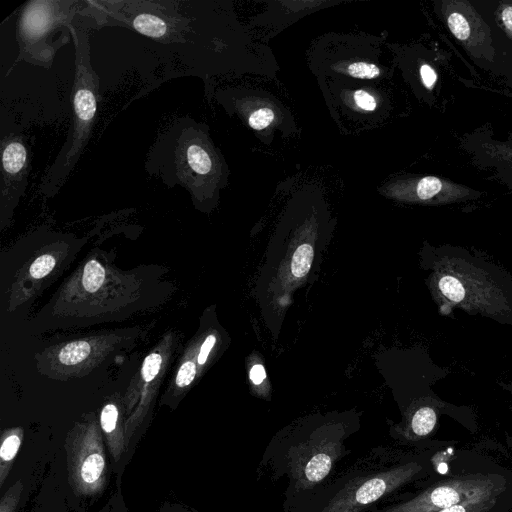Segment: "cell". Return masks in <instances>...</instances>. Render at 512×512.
Here are the masks:
<instances>
[{
	"label": "cell",
	"mask_w": 512,
	"mask_h": 512,
	"mask_svg": "<svg viewBox=\"0 0 512 512\" xmlns=\"http://www.w3.org/2000/svg\"><path fill=\"white\" fill-rule=\"evenodd\" d=\"M118 411L115 405H106L101 412V425L104 431L111 432L114 430L117 422Z\"/></svg>",
	"instance_id": "cell-22"
},
{
	"label": "cell",
	"mask_w": 512,
	"mask_h": 512,
	"mask_svg": "<svg viewBox=\"0 0 512 512\" xmlns=\"http://www.w3.org/2000/svg\"><path fill=\"white\" fill-rule=\"evenodd\" d=\"M105 279V270L96 260H90L84 267L82 283L89 292L97 291Z\"/></svg>",
	"instance_id": "cell-13"
},
{
	"label": "cell",
	"mask_w": 512,
	"mask_h": 512,
	"mask_svg": "<svg viewBox=\"0 0 512 512\" xmlns=\"http://www.w3.org/2000/svg\"><path fill=\"white\" fill-rule=\"evenodd\" d=\"M20 446V439L16 435L7 437L0 448V456L3 460L9 461L16 455Z\"/></svg>",
	"instance_id": "cell-23"
},
{
	"label": "cell",
	"mask_w": 512,
	"mask_h": 512,
	"mask_svg": "<svg viewBox=\"0 0 512 512\" xmlns=\"http://www.w3.org/2000/svg\"><path fill=\"white\" fill-rule=\"evenodd\" d=\"M76 47V74L73 88L72 134L50 168L42 188L57 191L73 170L86 146L97 111L96 80L89 63L88 50L80 32L73 30Z\"/></svg>",
	"instance_id": "cell-4"
},
{
	"label": "cell",
	"mask_w": 512,
	"mask_h": 512,
	"mask_svg": "<svg viewBox=\"0 0 512 512\" xmlns=\"http://www.w3.org/2000/svg\"><path fill=\"white\" fill-rule=\"evenodd\" d=\"M170 142L168 173L191 191L200 188H214L221 174L219 159L200 129L189 126L172 131L167 136Z\"/></svg>",
	"instance_id": "cell-5"
},
{
	"label": "cell",
	"mask_w": 512,
	"mask_h": 512,
	"mask_svg": "<svg viewBox=\"0 0 512 512\" xmlns=\"http://www.w3.org/2000/svg\"><path fill=\"white\" fill-rule=\"evenodd\" d=\"M133 27L146 36L162 38L167 33V23L157 15L139 13L132 20Z\"/></svg>",
	"instance_id": "cell-9"
},
{
	"label": "cell",
	"mask_w": 512,
	"mask_h": 512,
	"mask_svg": "<svg viewBox=\"0 0 512 512\" xmlns=\"http://www.w3.org/2000/svg\"><path fill=\"white\" fill-rule=\"evenodd\" d=\"M161 363L162 357L158 353H152L145 358L142 366V376L146 382H150L156 377Z\"/></svg>",
	"instance_id": "cell-19"
},
{
	"label": "cell",
	"mask_w": 512,
	"mask_h": 512,
	"mask_svg": "<svg viewBox=\"0 0 512 512\" xmlns=\"http://www.w3.org/2000/svg\"><path fill=\"white\" fill-rule=\"evenodd\" d=\"M215 341H216V338L214 335H209L205 341L203 342L201 348H200V352H199V355H198V363L200 365L204 364L207 360V357L212 349V347L214 346L215 344Z\"/></svg>",
	"instance_id": "cell-24"
},
{
	"label": "cell",
	"mask_w": 512,
	"mask_h": 512,
	"mask_svg": "<svg viewBox=\"0 0 512 512\" xmlns=\"http://www.w3.org/2000/svg\"><path fill=\"white\" fill-rule=\"evenodd\" d=\"M27 168V150L23 142L11 138L2 148V188H18L23 185L25 169Z\"/></svg>",
	"instance_id": "cell-7"
},
{
	"label": "cell",
	"mask_w": 512,
	"mask_h": 512,
	"mask_svg": "<svg viewBox=\"0 0 512 512\" xmlns=\"http://www.w3.org/2000/svg\"><path fill=\"white\" fill-rule=\"evenodd\" d=\"M442 188V182L434 176L422 178L416 188L417 195L422 200H427L436 195Z\"/></svg>",
	"instance_id": "cell-16"
},
{
	"label": "cell",
	"mask_w": 512,
	"mask_h": 512,
	"mask_svg": "<svg viewBox=\"0 0 512 512\" xmlns=\"http://www.w3.org/2000/svg\"><path fill=\"white\" fill-rule=\"evenodd\" d=\"M275 121L276 116L274 110L266 106L254 109L247 117L250 128L256 131L268 129Z\"/></svg>",
	"instance_id": "cell-14"
},
{
	"label": "cell",
	"mask_w": 512,
	"mask_h": 512,
	"mask_svg": "<svg viewBox=\"0 0 512 512\" xmlns=\"http://www.w3.org/2000/svg\"><path fill=\"white\" fill-rule=\"evenodd\" d=\"M420 75L426 87L430 88L436 81V74L429 65H422L420 68Z\"/></svg>",
	"instance_id": "cell-25"
},
{
	"label": "cell",
	"mask_w": 512,
	"mask_h": 512,
	"mask_svg": "<svg viewBox=\"0 0 512 512\" xmlns=\"http://www.w3.org/2000/svg\"><path fill=\"white\" fill-rule=\"evenodd\" d=\"M90 345L86 341H75L65 345L59 352V360L65 365H75L85 360L90 353Z\"/></svg>",
	"instance_id": "cell-10"
},
{
	"label": "cell",
	"mask_w": 512,
	"mask_h": 512,
	"mask_svg": "<svg viewBox=\"0 0 512 512\" xmlns=\"http://www.w3.org/2000/svg\"><path fill=\"white\" fill-rule=\"evenodd\" d=\"M313 256L314 251L309 244H302L296 249L291 261V273L294 277L301 278L309 272Z\"/></svg>",
	"instance_id": "cell-12"
},
{
	"label": "cell",
	"mask_w": 512,
	"mask_h": 512,
	"mask_svg": "<svg viewBox=\"0 0 512 512\" xmlns=\"http://www.w3.org/2000/svg\"><path fill=\"white\" fill-rule=\"evenodd\" d=\"M353 102L357 108L362 111H374L377 107L376 98L366 90H356L352 96Z\"/></svg>",
	"instance_id": "cell-20"
},
{
	"label": "cell",
	"mask_w": 512,
	"mask_h": 512,
	"mask_svg": "<svg viewBox=\"0 0 512 512\" xmlns=\"http://www.w3.org/2000/svg\"><path fill=\"white\" fill-rule=\"evenodd\" d=\"M423 487L370 512H436L471 498L512 489V470L470 450L440 449L437 472Z\"/></svg>",
	"instance_id": "cell-2"
},
{
	"label": "cell",
	"mask_w": 512,
	"mask_h": 512,
	"mask_svg": "<svg viewBox=\"0 0 512 512\" xmlns=\"http://www.w3.org/2000/svg\"><path fill=\"white\" fill-rule=\"evenodd\" d=\"M265 377H266V373H265V369H264L263 365L255 364L251 368L250 379L254 384H256V385L261 384L263 382V380L265 379Z\"/></svg>",
	"instance_id": "cell-26"
},
{
	"label": "cell",
	"mask_w": 512,
	"mask_h": 512,
	"mask_svg": "<svg viewBox=\"0 0 512 512\" xmlns=\"http://www.w3.org/2000/svg\"><path fill=\"white\" fill-rule=\"evenodd\" d=\"M440 448L403 452L377 447L328 483L285 498L284 512H370L437 472Z\"/></svg>",
	"instance_id": "cell-1"
},
{
	"label": "cell",
	"mask_w": 512,
	"mask_h": 512,
	"mask_svg": "<svg viewBox=\"0 0 512 512\" xmlns=\"http://www.w3.org/2000/svg\"><path fill=\"white\" fill-rule=\"evenodd\" d=\"M512 489L468 499L436 512H511Z\"/></svg>",
	"instance_id": "cell-8"
},
{
	"label": "cell",
	"mask_w": 512,
	"mask_h": 512,
	"mask_svg": "<svg viewBox=\"0 0 512 512\" xmlns=\"http://www.w3.org/2000/svg\"><path fill=\"white\" fill-rule=\"evenodd\" d=\"M55 258L49 254L38 257L30 266V274L35 279H40L52 271L55 266Z\"/></svg>",
	"instance_id": "cell-17"
},
{
	"label": "cell",
	"mask_w": 512,
	"mask_h": 512,
	"mask_svg": "<svg viewBox=\"0 0 512 512\" xmlns=\"http://www.w3.org/2000/svg\"><path fill=\"white\" fill-rule=\"evenodd\" d=\"M350 433L340 426L319 427L278 434L267 445L259 466L273 480H287L285 498L322 486L334 477L340 461L350 452Z\"/></svg>",
	"instance_id": "cell-3"
},
{
	"label": "cell",
	"mask_w": 512,
	"mask_h": 512,
	"mask_svg": "<svg viewBox=\"0 0 512 512\" xmlns=\"http://www.w3.org/2000/svg\"><path fill=\"white\" fill-rule=\"evenodd\" d=\"M340 71L352 78L362 80L376 79L382 73V70L376 64L365 61L350 62L343 65Z\"/></svg>",
	"instance_id": "cell-11"
},
{
	"label": "cell",
	"mask_w": 512,
	"mask_h": 512,
	"mask_svg": "<svg viewBox=\"0 0 512 512\" xmlns=\"http://www.w3.org/2000/svg\"><path fill=\"white\" fill-rule=\"evenodd\" d=\"M104 468V460L99 454H91L89 455L81 469V476L83 480L87 483H92L96 481L102 473Z\"/></svg>",
	"instance_id": "cell-15"
},
{
	"label": "cell",
	"mask_w": 512,
	"mask_h": 512,
	"mask_svg": "<svg viewBox=\"0 0 512 512\" xmlns=\"http://www.w3.org/2000/svg\"><path fill=\"white\" fill-rule=\"evenodd\" d=\"M505 26L512 31V7H507L502 13Z\"/></svg>",
	"instance_id": "cell-27"
},
{
	"label": "cell",
	"mask_w": 512,
	"mask_h": 512,
	"mask_svg": "<svg viewBox=\"0 0 512 512\" xmlns=\"http://www.w3.org/2000/svg\"><path fill=\"white\" fill-rule=\"evenodd\" d=\"M196 375V366L192 361H187L180 367L177 376L176 384L179 387L188 386Z\"/></svg>",
	"instance_id": "cell-21"
},
{
	"label": "cell",
	"mask_w": 512,
	"mask_h": 512,
	"mask_svg": "<svg viewBox=\"0 0 512 512\" xmlns=\"http://www.w3.org/2000/svg\"><path fill=\"white\" fill-rule=\"evenodd\" d=\"M59 4L53 1H35L25 9L21 18L20 34L27 49L48 33L58 17L55 15Z\"/></svg>",
	"instance_id": "cell-6"
},
{
	"label": "cell",
	"mask_w": 512,
	"mask_h": 512,
	"mask_svg": "<svg viewBox=\"0 0 512 512\" xmlns=\"http://www.w3.org/2000/svg\"><path fill=\"white\" fill-rule=\"evenodd\" d=\"M448 25L452 33L460 40H465L470 34L467 20L459 13H452L448 18Z\"/></svg>",
	"instance_id": "cell-18"
}]
</instances>
